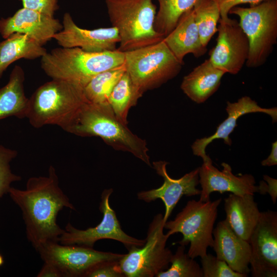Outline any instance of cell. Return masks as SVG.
<instances>
[{
    "mask_svg": "<svg viewBox=\"0 0 277 277\" xmlns=\"http://www.w3.org/2000/svg\"><path fill=\"white\" fill-rule=\"evenodd\" d=\"M224 210L225 220L232 230L248 242L261 214L254 195L230 193L224 200Z\"/></svg>",
    "mask_w": 277,
    "mask_h": 277,
    "instance_id": "cell-21",
    "label": "cell"
},
{
    "mask_svg": "<svg viewBox=\"0 0 277 277\" xmlns=\"http://www.w3.org/2000/svg\"><path fill=\"white\" fill-rule=\"evenodd\" d=\"M124 66L136 90L142 95L175 77L183 64L161 41L125 52Z\"/></svg>",
    "mask_w": 277,
    "mask_h": 277,
    "instance_id": "cell-7",
    "label": "cell"
},
{
    "mask_svg": "<svg viewBox=\"0 0 277 277\" xmlns=\"http://www.w3.org/2000/svg\"><path fill=\"white\" fill-rule=\"evenodd\" d=\"M23 69L16 66L8 82L0 88V120L10 116L26 118L29 99L25 94Z\"/></svg>",
    "mask_w": 277,
    "mask_h": 277,
    "instance_id": "cell-23",
    "label": "cell"
},
{
    "mask_svg": "<svg viewBox=\"0 0 277 277\" xmlns=\"http://www.w3.org/2000/svg\"><path fill=\"white\" fill-rule=\"evenodd\" d=\"M219 23L216 44L209 53V60L214 67L226 73L236 74L248 57V38L236 20L220 18Z\"/></svg>",
    "mask_w": 277,
    "mask_h": 277,
    "instance_id": "cell-13",
    "label": "cell"
},
{
    "mask_svg": "<svg viewBox=\"0 0 277 277\" xmlns=\"http://www.w3.org/2000/svg\"><path fill=\"white\" fill-rule=\"evenodd\" d=\"M163 215L158 213L148 229L144 245L132 247L119 260L125 277H153L167 269L173 254L166 247L169 236L164 233Z\"/></svg>",
    "mask_w": 277,
    "mask_h": 277,
    "instance_id": "cell-9",
    "label": "cell"
},
{
    "mask_svg": "<svg viewBox=\"0 0 277 277\" xmlns=\"http://www.w3.org/2000/svg\"><path fill=\"white\" fill-rule=\"evenodd\" d=\"M142 96L134 87L128 73L125 71L111 93L108 103L116 117L127 125L129 109L135 105Z\"/></svg>",
    "mask_w": 277,
    "mask_h": 277,
    "instance_id": "cell-25",
    "label": "cell"
},
{
    "mask_svg": "<svg viewBox=\"0 0 277 277\" xmlns=\"http://www.w3.org/2000/svg\"><path fill=\"white\" fill-rule=\"evenodd\" d=\"M203 277H246L248 275L233 271L223 260L211 253L201 258Z\"/></svg>",
    "mask_w": 277,
    "mask_h": 277,
    "instance_id": "cell-31",
    "label": "cell"
},
{
    "mask_svg": "<svg viewBox=\"0 0 277 277\" xmlns=\"http://www.w3.org/2000/svg\"><path fill=\"white\" fill-rule=\"evenodd\" d=\"M23 7L53 16L57 9V0H21Z\"/></svg>",
    "mask_w": 277,
    "mask_h": 277,
    "instance_id": "cell-33",
    "label": "cell"
},
{
    "mask_svg": "<svg viewBox=\"0 0 277 277\" xmlns=\"http://www.w3.org/2000/svg\"><path fill=\"white\" fill-rule=\"evenodd\" d=\"M221 201V199L188 201L173 220L165 223L164 228L168 230L166 234L170 237L181 233L183 238L177 243L185 246L190 244L187 254L190 258L203 257L207 248L212 247L214 225Z\"/></svg>",
    "mask_w": 277,
    "mask_h": 277,
    "instance_id": "cell-6",
    "label": "cell"
},
{
    "mask_svg": "<svg viewBox=\"0 0 277 277\" xmlns=\"http://www.w3.org/2000/svg\"><path fill=\"white\" fill-rule=\"evenodd\" d=\"M124 62V52L117 49L91 52L78 47H61L42 57L41 67L52 79L67 81L84 88L95 75L120 67Z\"/></svg>",
    "mask_w": 277,
    "mask_h": 277,
    "instance_id": "cell-3",
    "label": "cell"
},
{
    "mask_svg": "<svg viewBox=\"0 0 277 277\" xmlns=\"http://www.w3.org/2000/svg\"><path fill=\"white\" fill-rule=\"evenodd\" d=\"M277 164V142L272 144L271 151L268 157L261 162L264 166H271Z\"/></svg>",
    "mask_w": 277,
    "mask_h": 277,
    "instance_id": "cell-37",
    "label": "cell"
},
{
    "mask_svg": "<svg viewBox=\"0 0 277 277\" xmlns=\"http://www.w3.org/2000/svg\"><path fill=\"white\" fill-rule=\"evenodd\" d=\"M63 28L53 16L23 7L12 16L0 19V34L6 38L14 33L27 35L42 46Z\"/></svg>",
    "mask_w": 277,
    "mask_h": 277,
    "instance_id": "cell-17",
    "label": "cell"
},
{
    "mask_svg": "<svg viewBox=\"0 0 277 277\" xmlns=\"http://www.w3.org/2000/svg\"><path fill=\"white\" fill-rule=\"evenodd\" d=\"M265 1L266 0H215L220 9V18L225 21L229 18V11L233 7L244 4H249L252 7Z\"/></svg>",
    "mask_w": 277,
    "mask_h": 277,
    "instance_id": "cell-34",
    "label": "cell"
},
{
    "mask_svg": "<svg viewBox=\"0 0 277 277\" xmlns=\"http://www.w3.org/2000/svg\"><path fill=\"white\" fill-rule=\"evenodd\" d=\"M112 27L120 36L117 50L126 52L161 41L154 29L156 6L152 0H105Z\"/></svg>",
    "mask_w": 277,
    "mask_h": 277,
    "instance_id": "cell-5",
    "label": "cell"
},
{
    "mask_svg": "<svg viewBox=\"0 0 277 277\" xmlns=\"http://www.w3.org/2000/svg\"><path fill=\"white\" fill-rule=\"evenodd\" d=\"M200 0H157L159 8L154 21V29L164 37L175 27L180 17L193 9Z\"/></svg>",
    "mask_w": 277,
    "mask_h": 277,
    "instance_id": "cell-27",
    "label": "cell"
},
{
    "mask_svg": "<svg viewBox=\"0 0 277 277\" xmlns=\"http://www.w3.org/2000/svg\"><path fill=\"white\" fill-rule=\"evenodd\" d=\"M253 277L277 276V212H261L249 239Z\"/></svg>",
    "mask_w": 277,
    "mask_h": 277,
    "instance_id": "cell-12",
    "label": "cell"
},
{
    "mask_svg": "<svg viewBox=\"0 0 277 277\" xmlns=\"http://www.w3.org/2000/svg\"><path fill=\"white\" fill-rule=\"evenodd\" d=\"M171 52L181 63L188 54L195 57L204 55L207 47L202 43L193 9L185 12L174 29L163 39Z\"/></svg>",
    "mask_w": 277,
    "mask_h": 277,
    "instance_id": "cell-20",
    "label": "cell"
},
{
    "mask_svg": "<svg viewBox=\"0 0 277 277\" xmlns=\"http://www.w3.org/2000/svg\"><path fill=\"white\" fill-rule=\"evenodd\" d=\"M62 25V29L53 37L62 47H78L87 52H101L116 50L120 41L116 28L83 29L76 25L69 13L64 14Z\"/></svg>",
    "mask_w": 277,
    "mask_h": 277,
    "instance_id": "cell-15",
    "label": "cell"
},
{
    "mask_svg": "<svg viewBox=\"0 0 277 277\" xmlns=\"http://www.w3.org/2000/svg\"><path fill=\"white\" fill-rule=\"evenodd\" d=\"M225 73L207 59L184 77L181 88L192 101L203 103L218 90Z\"/></svg>",
    "mask_w": 277,
    "mask_h": 277,
    "instance_id": "cell-22",
    "label": "cell"
},
{
    "mask_svg": "<svg viewBox=\"0 0 277 277\" xmlns=\"http://www.w3.org/2000/svg\"><path fill=\"white\" fill-rule=\"evenodd\" d=\"M125 71L124 64L93 77L84 88L87 102L96 104L108 103L111 93Z\"/></svg>",
    "mask_w": 277,
    "mask_h": 277,
    "instance_id": "cell-26",
    "label": "cell"
},
{
    "mask_svg": "<svg viewBox=\"0 0 277 277\" xmlns=\"http://www.w3.org/2000/svg\"><path fill=\"white\" fill-rule=\"evenodd\" d=\"M37 277H63L61 271L54 265L45 263L37 274Z\"/></svg>",
    "mask_w": 277,
    "mask_h": 277,
    "instance_id": "cell-36",
    "label": "cell"
},
{
    "mask_svg": "<svg viewBox=\"0 0 277 277\" xmlns=\"http://www.w3.org/2000/svg\"><path fill=\"white\" fill-rule=\"evenodd\" d=\"M169 163L164 161L153 162L152 165L156 173L162 176L164 183L159 188L139 192L137 199L147 203L161 199L165 207L163 219L165 223L181 199L185 195H200L201 190L196 188L199 184L200 167L185 174L179 179L171 178L167 173L166 166Z\"/></svg>",
    "mask_w": 277,
    "mask_h": 277,
    "instance_id": "cell-14",
    "label": "cell"
},
{
    "mask_svg": "<svg viewBox=\"0 0 277 277\" xmlns=\"http://www.w3.org/2000/svg\"><path fill=\"white\" fill-rule=\"evenodd\" d=\"M17 155L15 150L0 144V199L9 193L12 183L19 181L21 177L12 173L10 163Z\"/></svg>",
    "mask_w": 277,
    "mask_h": 277,
    "instance_id": "cell-30",
    "label": "cell"
},
{
    "mask_svg": "<svg viewBox=\"0 0 277 277\" xmlns=\"http://www.w3.org/2000/svg\"><path fill=\"white\" fill-rule=\"evenodd\" d=\"M84 277H125L119 265V260L106 261L92 267Z\"/></svg>",
    "mask_w": 277,
    "mask_h": 277,
    "instance_id": "cell-32",
    "label": "cell"
},
{
    "mask_svg": "<svg viewBox=\"0 0 277 277\" xmlns=\"http://www.w3.org/2000/svg\"><path fill=\"white\" fill-rule=\"evenodd\" d=\"M4 263V260L3 256L0 254V266Z\"/></svg>",
    "mask_w": 277,
    "mask_h": 277,
    "instance_id": "cell-38",
    "label": "cell"
},
{
    "mask_svg": "<svg viewBox=\"0 0 277 277\" xmlns=\"http://www.w3.org/2000/svg\"><path fill=\"white\" fill-rule=\"evenodd\" d=\"M46 50L27 35L14 33L0 42V77L8 67L21 58L34 60L42 57Z\"/></svg>",
    "mask_w": 277,
    "mask_h": 277,
    "instance_id": "cell-24",
    "label": "cell"
},
{
    "mask_svg": "<svg viewBox=\"0 0 277 277\" xmlns=\"http://www.w3.org/2000/svg\"><path fill=\"white\" fill-rule=\"evenodd\" d=\"M29 99L26 118L33 127L53 125L66 131L87 102L83 87L57 79L41 85Z\"/></svg>",
    "mask_w": 277,
    "mask_h": 277,
    "instance_id": "cell-4",
    "label": "cell"
},
{
    "mask_svg": "<svg viewBox=\"0 0 277 277\" xmlns=\"http://www.w3.org/2000/svg\"><path fill=\"white\" fill-rule=\"evenodd\" d=\"M223 170H220L212 162L203 163L199 170V184L201 190L199 200H210L213 192L223 194L228 192L236 195L253 194L258 193L254 177L250 174L237 176L233 174L231 166L226 163L221 164Z\"/></svg>",
    "mask_w": 277,
    "mask_h": 277,
    "instance_id": "cell-16",
    "label": "cell"
},
{
    "mask_svg": "<svg viewBox=\"0 0 277 277\" xmlns=\"http://www.w3.org/2000/svg\"><path fill=\"white\" fill-rule=\"evenodd\" d=\"M213 248L217 258L226 262L234 271L248 275L251 259L249 242L239 236L227 221H220L213 230Z\"/></svg>",
    "mask_w": 277,
    "mask_h": 277,
    "instance_id": "cell-19",
    "label": "cell"
},
{
    "mask_svg": "<svg viewBox=\"0 0 277 277\" xmlns=\"http://www.w3.org/2000/svg\"><path fill=\"white\" fill-rule=\"evenodd\" d=\"M264 181H261L258 185V193L264 195L269 194L273 204L277 199V180L267 175L263 176Z\"/></svg>",
    "mask_w": 277,
    "mask_h": 277,
    "instance_id": "cell-35",
    "label": "cell"
},
{
    "mask_svg": "<svg viewBox=\"0 0 277 277\" xmlns=\"http://www.w3.org/2000/svg\"><path fill=\"white\" fill-rule=\"evenodd\" d=\"M170 267L156 277H203L202 267L185 252V246L180 245L173 254Z\"/></svg>",
    "mask_w": 277,
    "mask_h": 277,
    "instance_id": "cell-29",
    "label": "cell"
},
{
    "mask_svg": "<svg viewBox=\"0 0 277 277\" xmlns=\"http://www.w3.org/2000/svg\"><path fill=\"white\" fill-rule=\"evenodd\" d=\"M36 250L44 262L55 266L63 277H84L87 272L97 264L120 260L124 255L77 245H63L56 241L48 242Z\"/></svg>",
    "mask_w": 277,
    "mask_h": 277,
    "instance_id": "cell-11",
    "label": "cell"
},
{
    "mask_svg": "<svg viewBox=\"0 0 277 277\" xmlns=\"http://www.w3.org/2000/svg\"><path fill=\"white\" fill-rule=\"evenodd\" d=\"M193 10L202 43L206 47L217 31V23L220 18L219 6L215 0H200Z\"/></svg>",
    "mask_w": 277,
    "mask_h": 277,
    "instance_id": "cell-28",
    "label": "cell"
},
{
    "mask_svg": "<svg viewBox=\"0 0 277 277\" xmlns=\"http://www.w3.org/2000/svg\"><path fill=\"white\" fill-rule=\"evenodd\" d=\"M66 131L81 136H98L113 148L131 153L152 167L146 141L121 122L108 103H84Z\"/></svg>",
    "mask_w": 277,
    "mask_h": 277,
    "instance_id": "cell-2",
    "label": "cell"
},
{
    "mask_svg": "<svg viewBox=\"0 0 277 277\" xmlns=\"http://www.w3.org/2000/svg\"><path fill=\"white\" fill-rule=\"evenodd\" d=\"M226 110L228 117L219 125L215 133L208 137L196 139L191 146L193 154L202 157L203 163L212 162L205 152L207 146L212 141L222 138L225 144L231 145L229 135L236 126L237 120L241 116L249 113L263 112L271 116L273 123L277 121L276 107L262 108L248 96L241 97L236 102H227Z\"/></svg>",
    "mask_w": 277,
    "mask_h": 277,
    "instance_id": "cell-18",
    "label": "cell"
},
{
    "mask_svg": "<svg viewBox=\"0 0 277 277\" xmlns=\"http://www.w3.org/2000/svg\"><path fill=\"white\" fill-rule=\"evenodd\" d=\"M112 192V188L105 189L101 194L99 209L103 216L99 224L94 227L81 230L68 223L64 232L59 237L58 242L63 245H77L93 248L98 240L111 239L121 242L128 250L132 247L143 246L145 239L131 236L122 229L115 212L109 203Z\"/></svg>",
    "mask_w": 277,
    "mask_h": 277,
    "instance_id": "cell-10",
    "label": "cell"
},
{
    "mask_svg": "<svg viewBox=\"0 0 277 277\" xmlns=\"http://www.w3.org/2000/svg\"><path fill=\"white\" fill-rule=\"evenodd\" d=\"M229 14L239 17V25L248 38L246 66L256 68L264 64L277 41V0H266L249 8L235 6Z\"/></svg>",
    "mask_w": 277,
    "mask_h": 277,
    "instance_id": "cell-8",
    "label": "cell"
},
{
    "mask_svg": "<svg viewBox=\"0 0 277 277\" xmlns=\"http://www.w3.org/2000/svg\"><path fill=\"white\" fill-rule=\"evenodd\" d=\"M8 193L22 211L27 238L35 250L48 242H58L65 231L57 224L59 212L75 208L60 187L53 166L47 176L31 177L25 189L11 187Z\"/></svg>",
    "mask_w": 277,
    "mask_h": 277,
    "instance_id": "cell-1",
    "label": "cell"
}]
</instances>
